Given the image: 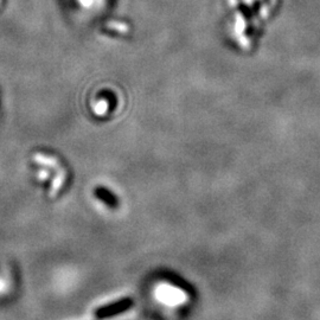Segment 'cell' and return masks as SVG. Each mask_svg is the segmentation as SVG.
I'll list each match as a JSON object with an SVG mask.
<instances>
[{
	"instance_id": "7a4b0ae2",
	"label": "cell",
	"mask_w": 320,
	"mask_h": 320,
	"mask_svg": "<svg viewBox=\"0 0 320 320\" xmlns=\"http://www.w3.org/2000/svg\"><path fill=\"white\" fill-rule=\"evenodd\" d=\"M95 196L98 197L100 201H102L105 204H107L109 208L116 209L119 206V199L115 195L113 194L112 191H109L108 188L99 186L95 188Z\"/></svg>"
},
{
	"instance_id": "6da1fadb",
	"label": "cell",
	"mask_w": 320,
	"mask_h": 320,
	"mask_svg": "<svg viewBox=\"0 0 320 320\" xmlns=\"http://www.w3.org/2000/svg\"><path fill=\"white\" fill-rule=\"evenodd\" d=\"M133 305H134L133 299L123 298L115 302H112V304L109 305L101 306V307L95 311V315L98 316L99 319H107L110 318V316L121 314V313L128 311V309L132 308Z\"/></svg>"
},
{
	"instance_id": "277c9868",
	"label": "cell",
	"mask_w": 320,
	"mask_h": 320,
	"mask_svg": "<svg viewBox=\"0 0 320 320\" xmlns=\"http://www.w3.org/2000/svg\"><path fill=\"white\" fill-rule=\"evenodd\" d=\"M35 160L39 164H42V165H46V166H50L52 167V169H55L56 171H58L62 169L58 165V162H57L56 159L51 158V156H46V155H43V154H36L35 155Z\"/></svg>"
},
{
	"instance_id": "3957f363",
	"label": "cell",
	"mask_w": 320,
	"mask_h": 320,
	"mask_svg": "<svg viewBox=\"0 0 320 320\" xmlns=\"http://www.w3.org/2000/svg\"><path fill=\"white\" fill-rule=\"evenodd\" d=\"M64 180H66V171H64L63 169H60V170L57 171V176H56L55 179H53L51 188H50V195H51L52 197L53 196H56L57 192L60 190V187H62Z\"/></svg>"
},
{
	"instance_id": "5b68a950",
	"label": "cell",
	"mask_w": 320,
	"mask_h": 320,
	"mask_svg": "<svg viewBox=\"0 0 320 320\" xmlns=\"http://www.w3.org/2000/svg\"><path fill=\"white\" fill-rule=\"evenodd\" d=\"M39 174H41L42 179H46V178L49 177V173L45 172V171H42V172H39Z\"/></svg>"
}]
</instances>
